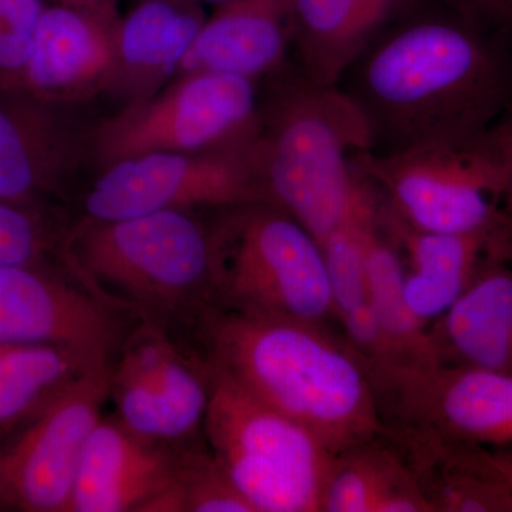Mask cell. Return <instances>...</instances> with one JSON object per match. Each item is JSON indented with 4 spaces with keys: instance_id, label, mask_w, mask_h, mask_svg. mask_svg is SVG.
<instances>
[{
    "instance_id": "30",
    "label": "cell",
    "mask_w": 512,
    "mask_h": 512,
    "mask_svg": "<svg viewBox=\"0 0 512 512\" xmlns=\"http://www.w3.org/2000/svg\"><path fill=\"white\" fill-rule=\"evenodd\" d=\"M512 50V0H433Z\"/></svg>"
},
{
    "instance_id": "5",
    "label": "cell",
    "mask_w": 512,
    "mask_h": 512,
    "mask_svg": "<svg viewBox=\"0 0 512 512\" xmlns=\"http://www.w3.org/2000/svg\"><path fill=\"white\" fill-rule=\"evenodd\" d=\"M217 311L328 326L332 286L318 241L268 204L214 211Z\"/></svg>"
},
{
    "instance_id": "22",
    "label": "cell",
    "mask_w": 512,
    "mask_h": 512,
    "mask_svg": "<svg viewBox=\"0 0 512 512\" xmlns=\"http://www.w3.org/2000/svg\"><path fill=\"white\" fill-rule=\"evenodd\" d=\"M320 512H433L416 471L387 429L335 454Z\"/></svg>"
},
{
    "instance_id": "19",
    "label": "cell",
    "mask_w": 512,
    "mask_h": 512,
    "mask_svg": "<svg viewBox=\"0 0 512 512\" xmlns=\"http://www.w3.org/2000/svg\"><path fill=\"white\" fill-rule=\"evenodd\" d=\"M430 333L441 362L512 376V262L490 247Z\"/></svg>"
},
{
    "instance_id": "28",
    "label": "cell",
    "mask_w": 512,
    "mask_h": 512,
    "mask_svg": "<svg viewBox=\"0 0 512 512\" xmlns=\"http://www.w3.org/2000/svg\"><path fill=\"white\" fill-rule=\"evenodd\" d=\"M45 9L42 0H0V90H20Z\"/></svg>"
},
{
    "instance_id": "18",
    "label": "cell",
    "mask_w": 512,
    "mask_h": 512,
    "mask_svg": "<svg viewBox=\"0 0 512 512\" xmlns=\"http://www.w3.org/2000/svg\"><path fill=\"white\" fill-rule=\"evenodd\" d=\"M423 0H289L296 69L339 86L349 67L392 23Z\"/></svg>"
},
{
    "instance_id": "24",
    "label": "cell",
    "mask_w": 512,
    "mask_h": 512,
    "mask_svg": "<svg viewBox=\"0 0 512 512\" xmlns=\"http://www.w3.org/2000/svg\"><path fill=\"white\" fill-rule=\"evenodd\" d=\"M379 212V202L348 227L320 244L332 286L333 313L343 338L362 356L366 365L382 362L383 343L377 329L367 278L365 234Z\"/></svg>"
},
{
    "instance_id": "1",
    "label": "cell",
    "mask_w": 512,
    "mask_h": 512,
    "mask_svg": "<svg viewBox=\"0 0 512 512\" xmlns=\"http://www.w3.org/2000/svg\"><path fill=\"white\" fill-rule=\"evenodd\" d=\"M373 153L474 146L512 106V50L433 2L383 30L339 83Z\"/></svg>"
},
{
    "instance_id": "29",
    "label": "cell",
    "mask_w": 512,
    "mask_h": 512,
    "mask_svg": "<svg viewBox=\"0 0 512 512\" xmlns=\"http://www.w3.org/2000/svg\"><path fill=\"white\" fill-rule=\"evenodd\" d=\"M478 144L500 177L501 225L495 238V248L508 255L512 252V106Z\"/></svg>"
},
{
    "instance_id": "3",
    "label": "cell",
    "mask_w": 512,
    "mask_h": 512,
    "mask_svg": "<svg viewBox=\"0 0 512 512\" xmlns=\"http://www.w3.org/2000/svg\"><path fill=\"white\" fill-rule=\"evenodd\" d=\"M258 151L268 204L295 218L319 244L377 204L355 158L372 150L348 94L286 66L264 80Z\"/></svg>"
},
{
    "instance_id": "23",
    "label": "cell",
    "mask_w": 512,
    "mask_h": 512,
    "mask_svg": "<svg viewBox=\"0 0 512 512\" xmlns=\"http://www.w3.org/2000/svg\"><path fill=\"white\" fill-rule=\"evenodd\" d=\"M365 256L373 312L384 357L377 366L441 363L429 326L423 325L404 296V265L399 249L380 224L379 212L365 234Z\"/></svg>"
},
{
    "instance_id": "9",
    "label": "cell",
    "mask_w": 512,
    "mask_h": 512,
    "mask_svg": "<svg viewBox=\"0 0 512 512\" xmlns=\"http://www.w3.org/2000/svg\"><path fill=\"white\" fill-rule=\"evenodd\" d=\"M355 168L390 214L421 231L490 235L501 225L500 177L480 144L363 151Z\"/></svg>"
},
{
    "instance_id": "21",
    "label": "cell",
    "mask_w": 512,
    "mask_h": 512,
    "mask_svg": "<svg viewBox=\"0 0 512 512\" xmlns=\"http://www.w3.org/2000/svg\"><path fill=\"white\" fill-rule=\"evenodd\" d=\"M379 218L403 259L407 305L430 328L466 291L494 239L421 231L390 214L380 200Z\"/></svg>"
},
{
    "instance_id": "25",
    "label": "cell",
    "mask_w": 512,
    "mask_h": 512,
    "mask_svg": "<svg viewBox=\"0 0 512 512\" xmlns=\"http://www.w3.org/2000/svg\"><path fill=\"white\" fill-rule=\"evenodd\" d=\"M97 363L72 350L0 342V434Z\"/></svg>"
},
{
    "instance_id": "4",
    "label": "cell",
    "mask_w": 512,
    "mask_h": 512,
    "mask_svg": "<svg viewBox=\"0 0 512 512\" xmlns=\"http://www.w3.org/2000/svg\"><path fill=\"white\" fill-rule=\"evenodd\" d=\"M60 261L101 298L173 336L197 335L218 309L214 220L201 212L82 218L67 229Z\"/></svg>"
},
{
    "instance_id": "8",
    "label": "cell",
    "mask_w": 512,
    "mask_h": 512,
    "mask_svg": "<svg viewBox=\"0 0 512 512\" xmlns=\"http://www.w3.org/2000/svg\"><path fill=\"white\" fill-rule=\"evenodd\" d=\"M268 202L258 136L241 146L144 154L101 168L83 218L124 220L158 211L212 212Z\"/></svg>"
},
{
    "instance_id": "26",
    "label": "cell",
    "mask_w": 512,
    "mask_h": 512,
    "mask_svg": "<svg viewBox=\"0 0 512 512\" xmlns=\"http://www.w3.org/2000/svg\"><path fill=\"white\" fill-rule=\"evenodd\" d=\"M173 512H255L211 453L204 436L178 446Z\"/></svg>"
},
{
    "instance_id": "7",
    "label": "cell",
    "mask_w": 512,
    "mask_h": 512,
    "mask_svg": "<svg viewBox=\"0 0 512 512\" xmlns=\"http://www.w3.org/2000/svg\"><path fill=\"white\" fill-rule=\"evenodd\" d=\"M259 123L258 82L227 74L184 73L101 121L90 137V148L101 170L144 154L241 146L258 136Z\"/></svg>"
},
{
    "instance_id": "12",
    "label": "cell",
    "mask_w": 512,
    "mask_h": 512,
    "mask_svg": "<svg viewBox=\"0 0 512 512\" xmlns=\"http://www.w3.org/2000/svg\"><path fill=\"white\" fill-rule=\"evenodd\" d=\"M140 320L59 259L0 269V342L55 346L114 365Z\"/></svg>"
},
{
    "instance_id": "14",
    "label": "cell",
    "mask_w": 512,
    "mask_h": 512,
    "mask_svg": "<svg viewBox=\"0 0 512 512\" xmlns=\"http://www.w3.org/2000/svg\"><path fill=\"white\" fill-rule=\"evenodd\" d=\"M120 18L113 8L43 10L20 92L59 106L109 92L117 66Z\"/></svg>"
},
{
    "instance_id": "16",
    "label": "cell",
    "mask_w": 512,
    "mask_h": 512,
    "mask_svg": "<svg viewBox=\"0 0 512 512\" xmlns=\"http://www.w3.org/2000/svg\"><path fill=\"white\" fill-rule=\"evenodd\" d=\"M289 0H227L205 18L178 74L215 73L262 83L288 66Z\"/></svg>"
},
{
    "instance_id": "11",
    "label": "cell",
    "mask_w": 512,
    "mask_h": 512,
    "mask_svg": "<svg viewBox=\"0 0 512 512\" xmlns=\"http://www.w3.org/2000/svg\"><path fill=\"white\" fill-rule=\"evenodd\" d=\"M369 373L387 426L461 446L512 448V376L443 362Z\"/></svg>"
},
{
    "instance_id": "32",
    "label": "cell",
    "mask_w": 512,
    "mask_h": 512,
    "mask_svg": "<svg viewBox=\"0 0 512 512\" xmlns=\"http://www.w3.org/2000/svg\"><path fill=\"white\" fill-rule=\"evenodd\" d=\"M116 0H59L62 5L76 6V8H113Z\"/></svg>"
},
{
    "instance_id": "20",
    "label": "cell",
    "mask_w": 512,
    "mask_h": 512,
    "mask_svg": "<svg viewBox=\"0 0 512 512\" xmlns=\"http://www.w3.org/2000/svg\"><path fill=\"white\" fill-rule=\"evenodd\" d=\"M204 22L197 0H141L120 19L110 93L128 104L158 92L174 79Z\"/></svg>"
},
{
    "instance_id": "27",
    "label": "cell",
    "mask_w": 512,
    "mask_h": 512,
    "mask_svg": "<svg viewBox=\"0 0 512 512\" xmlns=\"http://www.w3.org/2000/svg\"><path fill=\"white\" fill-rule=\"evenodd\" d=\"M67 229L57 224L45 204L0 200V269L59 259Z\"/></svg>"
},
{
    "instance_id": "33",
    "label": "cell",
    "mask_w": 512,
    "mask_h": 512,
    "mask_svg": "<svg viewBox=\"0 0 512 512\" xmlns=\"http://www.w3.org/2000/svg\"><path fill=\"white\" fill-rule=\"evenodd\" d=\"M197 2H211V3H217V5H220L222 2H227V0H197Z\"/></svg>"
},
{
    "instance_id": "31",
    "label": "cell",
    "mask_w": 512,
    "mask_h": 512,
    "mask_svg": "<svg viewBox=\"0 0 512 512\" xmlns=\"http://www.w3.org/2000/svg\"><path fill=\"white\" fill-rule=\"evenodd\" d=\"M477 456L495 477L501 481L512 493V448H491L476 447Z\"/></svg>"
},
{
    "instance_id": "34",
    "label": "cell",
    "mask_w": 512,
    "mask_h": 512,
    "mask_svg": "<svg viewBox=\"0 0 512 512\" xmlns=\"http://www.w3.org/2000/svg\"><path fill=\"white\" fill-rule=\"evenodd\" d=\"M505 258L508 259V261H511L512 262V252L510 255H505Z\"/></svg>"
},
{
    "instance_id": "6",
    "label": "cell",
    "mask_w": 512,
    "mask_h": 512,
    "mask_svg": "<svg viewBox=\"0 0 512 512\" xmlns=\"http://www.w3.org/2000/svg\"><path fill=\"white\" fill-rule=\"evenodd\" d=\"M207 360L202 434L238 490L255 512H320L335 454Z\"/></svg>"
},
{
    "instance_id": "10",
    "label": "cell",
    "mask_w": 512,
    "mask_h": 512,
    "mask_svg": "<svg viewBox=\"0 0 512 512\" xmlns=\"http://www.w3.org/2000/svg\"><path fill=\"white\" fill-rule=\"evenodd\" d=\"M111 370L94 367L0 434V507L70 512L84 450L110 400Z\"/></svg>"
},
{
    "instance_id": "13",
    "label": "cell",
    "mask_w": 512,
    "mask_h": 512,
    "mask_svg": "<svg viewBox=\"0 0 512 512\" xmlns=\"http://www.w3.org/2000/svg\"><path fill=\"white\" fill-rule=\"evenodd\" d=\"M116 417L157 443L200 439L210 400L204 357L188 352L167 330L140 323L111 370Z\"/></svg>"
},
{
    "instance_id": "15",
    "label": "cell",
    "mask_w": 512,
    "mask_h": 512,
    "mask_svg": "<svg viewBox=\"0 0 512 512\" xmlns=\"http://www.w3.org/2000/svg\"><path fill=\"white\" fill-rule=\"evenodd\" d=\"M178 446L103 417L84 450L70 512H160L177 480Z\"/></svg>"
},
{
    "instance_id": "17",
    "label": "cell",
    "mask_w": 512,
    "mask_h": 512,
    "mask_svg": "<svg viewBox=\"0 0 512 512\" xmlns=\"http://www.w3.org/2000/svg\"><path fill=\"white\" fill-rule=\"evenodd\" d=\"M55 109L0 90V200L45 204L72 174L79 148Z\"/></svg>"
},
{
    "instance_id": "2",
    "label": "cell",
    "mask_w": 512,
    "mask_h": 512,
    "mask_svg": "<svg viewBox=\"0 0 512 512\" xmlns=\"http://www.w3.org/2000/svg\"><path fill=\"white\" fill-rule=\"evenodd\" d=\"M195 336L202 355L333 454L389 429L365 360L328 326L215 311Z\"/></svg>"
}]
</instances>
